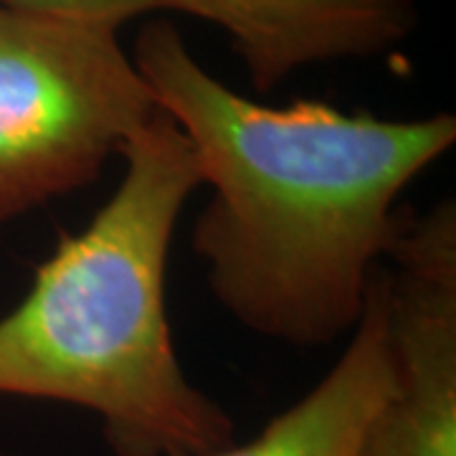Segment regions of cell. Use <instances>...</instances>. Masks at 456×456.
Listing matches in <instances>:
<instances>
[{"label": "cell", "mask_w": 456, "mask_h": 456, "mask_svg": "<svg viewBox=\"0 0 456 456\" xmlns=\"http://www.w3.org/2000/svg\"><path fill=\"white\" fill-rule=\"evenodd\" d=\"M130 56L213 188L193 251L221 307L305 350L353 332L398 236L395 203L454 147V114L380 119L312 99L266 107L203 69L167 20L145 23Z\"/></svg>", "instance_id": "cell-1"}, {"label": "cell", "mask_w": 456, "mask_h": 456, "mask_svg": "<svg viewBox=\"0 0 456 456\" xmlns=\"http://www.w3.org/2000/svg\"><path fill=\"white\" fill-rule=\"evenodd\" d=\"M117 158L112 198L0 317V395L94 413L114 456H206L236 426L183 373L165 305L175 224L203 185L196 152L160 110Z\"/></svg>", "instance_id": "cell-2"}, {"label": "cell", "mask_w": 456, "mask_h": 456, "mask_svg": "<svg viewBox=\"0 0 456 456\" xmlns=\"http://www.w3.org/2000/svg\"><path fill=\"white\" fill-rule=\"evenodd\" d=\"M158 112L117 28L0 8V231L92 185Z\"/></svg>", "instance_id": "cell-3"}, {"label": "cell", "mask_w": 456, "mask_h": 456, "mask_svg": "<svg viewBox=\"0 0 456 456\" xmlns=\"http://www.w3.org/2000/svg\"><path fill=\"white\" fill-rule=\"evenodd\" d=\"M386 269L391 393L360 456H456V206L401 216Z\"/></svg>", "instance_id": "cell-4"}, {"label": "cell", "mask_w": 456, "mask_h": 456, "mask_svg": "<svg viewBox=\"0 0 456 456\" xmlns=\"http://www.w3.org/2000/svg\"><path fill=\"white\" fill-rule=\"evenodd\" d=\"M228 33L261 94L294 71L342 59H370L406 41L416 0H158Z\"/></svg>", "instance_id": "cell-5"}, {"label": "cell", "mask_w": 456, "mask_h": 456, "mask_svg": "<svg viewBox=\"0 0 456 456\" xmlns=\"http://www.w3.org/2000/svg\"><path fill=\"white\" fill-rule=\"evenodd\" d=\"M391 393L386 264L375 269L365 310L332 370L259 434L206 456H360L365 431Z\"/></svg>", "instance_id": "cell-6"}, {"label": "cell", "mask_w": 456, "mask_h": 456, "mask_svg": "<svg viewBox=\"0 0 456 456\" xmlns=\"http://www.w3.org/2000/svg\"><path fill=\"white\" fill-rule=\"evenodd\" d=\"M0 8L31 13V16L97 23L119 31L132 18L160 11V3L158 0H0Z\"/></svg>", "instance_id": "cell-7"}, {"label": "cell", "mask_w": 456, "mask_h": 456, "mask_svg": "<svg viewBox=\"0 0 456 456\" xmlns=\"http://www.w3.org/2000/svg\"><path fill=\"white\" fill-rule=\"evenodd\" d=\"M0 456H3V454H0Z\"/></svg>", "instance_id": "cell-8"}]
</instances>
